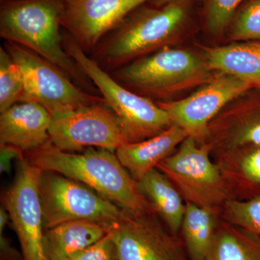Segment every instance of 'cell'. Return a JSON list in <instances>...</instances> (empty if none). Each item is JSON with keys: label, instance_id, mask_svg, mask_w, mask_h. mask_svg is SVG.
Returning a JSON list of instances; mask_svg holds the SVG:
<instances>
[{"label": "cell", "instance_id": "1", "mask_svg": "<svg viewBox=\"0 0 260 260\" xmlns=\"http://www.w3.org/2000/svg\"><path fill=\"white\" fill-rule=\"evenodd\" d=\"M26 159L42 171H50L83 183L133 215L155 214L138 181L123 167L116 153L87 148L82 153L63 151L50 141L26 152Z\"/></svg>", "mask_w": 260, "mask_h": 260}, {"label": "cell", "instance_id": "2", "mask_svg": "<svg viewBox=\"0 0 260 260\" xmlns=\"http://www.w3.org/2000/svg\"><path fill=\"white\" fill-rule=\"evenodd\" d=\"M63 0H13L0 12V36L34 51L62 70L88 90V78L65 51L62 26Z\"/></svg>", "mask_w": 260, "mask_h": 260}, {"label": "cell", "instance_id": "3", "mask_svg": "<svg viewBox=\"0 0 260 260\" xmlns=\"http://www.w3.org/2000/svg\"><path fill=\"white\" fill-rule=\"evenodd\" d=\"M186 15L185 0L140 10L97 46L98 60L106 68L114 69L165 46L180 31Z\"/></svg>", "mask_w": 260, "mask_h": 260}, {"label": "cell", "instance_id": "4", "mask_svg": "<svg viewBox=\"0 0 260 260\" xmlns=\"http://www.w3.org/2000/svg\"><path fill=\"white\" fill-rule=\"evenodd\" d=\"M62 36L65 51L96 85L106 104L119 118L131 143L153 138L172 125L169 114L158 104L125 88L87 56L68 32Z\"/></svg>", "mask_w": 260, "mask_h": 260}, {"label": "cell", "instance_id": "5", "mask_svg": "<svg viewBox=\"0 0 260 260\" xmlns=\"http://www.w3.org/2000/svg\"><path fill=\"white\" fill-rule=\"evenodd\" d=\"M208 145L188 136L175 153L159 162L157 169L177 188L185 203L218 210L232 199Z\"/></svg>", "mask_w": 260, "mask_h": 260}, {"label": "cell", "instance_id": "6", "mask_svg": "<svg viewBox=\"0 0 260 260\" xmlns=\"http://www.w3.org/2000/svg\"><path fill=\"white\" fill-rule=\"evenodd\" d=\"M39 193L45 230L75 220L95 222L107 228L126 214L83 183L50 171H42Z\"/></svg>", "mask_w": 260, "mask_h": 260}, {"label": "cell", "instance_id": "7", "mask_svg": "<svg viewBox=\"0 0 260 260\" xmlns=\"http://www.w3.org/2000/svg\"><path fill=\"white\" fill-rule=\"evenodd\" d=\"M210 70L194 53L164 47L123 66L112 76L121 85L143 93L162 95L207 83Z\"/></svg>", "mask_w": 260, "mask_h": 260}, {"label": "cell", "instance_id": "8", "mask_svg": "<svg viewBox=\"0 0 260 260\" xmlns=\"http://www.w3.org/2000/svg\"><path fill=\"white\" fill-rule=\"evenodd\" d=\"M5 48L23 75V93L20 102L37 103L52 116L104 102V99L76 86L62 70L34 51L10 42Z\"/></svg>", "mask_w": 260, "mask_h": 260}, {"label": "cell", "instance_id": "9", "mask_svg": "<svg viewBox=\"0 0 260 260\" xmlns=\"http://www.w3.org/2000/svg\"><path fill=\"white\" fill-rule=\"evenodd\" d=\"M49 141L63 151L104 148L116 152L131 143L117 116L105 102L53 116Z\"/></svg>", "mask_w": 260, "mask_h": 260}, {"label": "cell", "instance_id": "10", "mask_svg": "<svg viewBox=\"0 0 260 260\" xmlns=\"http://www.w3.org/2000/svg\"><path fill=\"white\" fill-rule=\"evenodd\" d=\"M42 171L19 159L14 182L5 193V208L18 235L23 260H47L44 249V213L39 193Z\"/></svg>", "mask_w": 260, "mask_h": 260}, {"label": "cell", "instance_id": "11", "mask_svg": "<svg viewBox=\"0 0 260 260\" xmlns=\"http://www.w3.org/2000/svg\"><path fill=\"white\" fill-rule=\"evenodd\" d=\"M157 216L126 213L107 227L119 260H190L181 237L162 225Z\"/></svg>", "mask_w": 260, "mask_h": 260}, {"label": "cell", "instance_id": "12", "mask_svg": "<svg viewBox=\"0 0 260 260\" xmlns=\"http://www.w3.org/2000/svg\"><path fill=\"white\" fill-rule=\"evenodd\" d=\"M253 88L233 75L219 73L189 97L158 105L170 116L172 124L180 126L201 144L208 125L233 100Z\"/></svg>", "mask_w": 260, "mask_h": 260}, {"label": "cell", "instance_id": "13", "mask_svg": "<svg viewBox=\"0 0 260 260\" xmlns=\"http://www.w3.org/2000/svg\"><path fill=\"white\" fill-rule=\"evenodd\" d=\"M62 27L86 51L148 0H63Z\"/></svg>", "mask_w": 260, "mask_h": 260}, {"label": "cell", "instance_id": "14", "mask_svg": "<svg viewBox=\"0 0 260 260\" xmlns=\"http://www.w3.org/2000/svg\"><path fill=\"white\" fill-rule=\"evenodd\" d=\"M202 143L214 155L244 145H260V97L224 108L210 121Z\"/></svg>", "mask_w": 260, "mask_h": 260}, {"label": "cell", "instance_id": "15", "mask_svg": "<svg viewBox=\"0 0 260 260\" xmlns=\"http://www.w3.org/2000/svg\"><path fill=\"white\" fill-rule=\"evenodd\" d=\"M53 116L32 102H20L0 116V145H12L24 152L41 148L49 141Z\"/></svg>", "mask_w": 260, "mask_h": 260}, {"label": "cell", "instance_id": "16", "mask_svg": "<svg viewBox=\"0 0 260 260\" xmlns=\"http://www.w3.org/2000/svg\"><path fill=\"white\" fill-rule=\"evenodd\" d=\"M232 199L260 196V145H248L214 155Z\"/></svg>", "mask_w": 260, "mask_h": 260}, {"label": "cell", "instance_id": "17", "mask_svg": "<svg viewBox=\"0 0 260 260\" xmlns=\"http://www.w3.org/2000/svg\"><path fill=\"white\" fill-rule=\"evenodd\" d=\"M188 136L185 130L172 124L153 138L123 145L115 153L123 167L138 181L174 153Z\"/></svg>", "mask_w": 260, "mask_h": 260}, {"label": "cell", "instance_id": "18", "mask_svg": "<svg viewBox=\"0 0 260 260\" xmlns=\"http://www.w3.org/2000/svg\"><path fill=\"white\" fill-rule=\"evenodd\" d=\"M108 234L105 225L86 220H75L44 231V249L47 260H70Z\"/></svg>", "mask_w": 260, "mask_h": 260}, {"label": "cell", "instance_id": "19", "mask_svg": "<svg viewBox=\"0 0 260 260\" xmlns=\"http://www.w3.org/2000/svg\"><path fill=\"white\" fill-rule=\"evenodd\" d=\"M210 70L233 75L260 90V42H246L205 49Z\"/></svg>", "mask_w": 260, "mask_h": 260}, {"label": "cell", "instance_id": "20", "mask_svg": "<svg viewBox=\"0 0 260 260\" xmlns=\"http://www.w3.org/2000/svg\"><path fill=\"white\" fill-rule=\"evenodd\" d=\"M138 183L140 191L151 203L166 226L174 235L179 236L186 203L170 179L155 168Z\"/></svg>", "mask_w": 260, "mask_h": 260}, {"label": "cell", "instance_id": "21", "mask_svg": "<svg viewBox=\"0 0 260 260\" xmlns=\"http://www.w3.org/2000/svg\"><path fill=\"white\" fill-rule=\"evenodd\" d=\"M220 211L186 203L179 237L190 260H206L220 221Z\"/></svg>", "mask_w": 260, "mask_h": 260}, {"label": "cell", "instance_id": "22", "mask_svg": "<svg viewBox=\"0 0 260 260\" xmlns=\"http://www.w3.org/2000/svg\"><path fill=\"white\" fill-rule=\"evenodd\" d=\"M206 260H260V237L220 218Z\"/></svg>", "mask_w": 260, "mask_h": 260}, {"label": "cell", "instance_id": "23", "mask_svg": "<svg viewBox=\"0 0 260 260\" xmlns=\"http://www.w3.org/2000/svg\"><path fill=\"white\" fill-rule=\"evenodd\" d=\"M23 93L21 70L8 51L0 47V112L20 102Z\"/></svg>", "mask_w": 260, "mask_h": 260}, {"label": "cell", "instance_id": "24", "mask_svg": "<svg viewBox=\"0 0 260 260\" xmlns=\"http://www.w3.org/2000/svg\"><path fill=\"white\" fill-rule=\"evenodd\" d=\"M220 216L260 237V196L247 200H227L220 210Z\"/></svg>", "mask_w": 260, "mask_h": 260}, {"label": "cell", "instance_id": "25", "mask_svg": "<svg viewBox=\"0 0 260 260\" xmlns=\"http://www.w3.org/2000/svg\"><path fill=\"white\" fill-rule=\"evenodd\" d=\"M231 37L244 42H260V0H247L233 18Z\"/></svg>", "mask_w": 260, "mask_h": 260}, {"label": "cell", "instance_id": "26", "mask_svg": "<svg viewBox=\"0 0 260 260\" xmlns=\"http://www.w3.org/2000/svg\"><path fill=\"white\" fill-rule=\"evenodd\" d=\"M243 0H209L206 20L212 34H220L232 21L236 10Z\"/></svg>", "mask_w": 260, "mask_h": 260}, {"label": "cell", "instance_id": "27", "mask_svg": "<svg viewBox=\"0 0 260 260\" xmlns=\"http://www.w3.org/2000/svg\"><path fill=\"white\" fill-rule=\"evenodd\" d=\"M70 260H119L117 249L110 234L75 253Z\"/></svg>", "mask_w": 260, "mask_h": 260}, {"label": "cell", "instance_id": "28", "mask_svg": "<svg viewBox=\"0 0 260 260\" xmlns=\"http://www.w3.org/2000/svg\"><path fill=\"white\" fill-rule=\"evenodd\" d=\"M24 151L12 145H0V172L10 173L13 159L24 158Z\"/></svg>", "mask_w": 260, "mask_h": 260}, {"label": "cell", "instance_id": "29", "mask_svg": "<svg viewBox=\"0 0 260 260\" xmlns=\"http://www.w3.org/2000/svg\"><path fill=\"white\" fill-rule=\"evenodd\" d=\"M0 249L3 259L8 260H21V254L12 246L9 239L5 237L3 233H0Z\"/></svg>", "mask_w": 260, "mask_h": 260}, {"label": "cell", "instance_id": "30", "mask_svg": "<svg viewBox=\"0 0 260 260\" xmlns=\"http://www.w3.org/2000/svg\"><path fill=\"white\" fill-rule=\"evenodd\" d=\"M10 219V215L6 208L2 207L0 209V233H3L5 225Z\"/></svg>", "mask_w": 260, "mask_h": 260}, {"label": "cell", "instance_id": "31", "mask_svg": "<svg viewBox=\"0 0 260 260\" xmlns=\"http://www.w3.org/2000/svg\"><path fill=\"white\" fill-rule=\"evenodd\" d=\"M150 1L156 8H160V7L169 4L172 2L177 1V0H150Z\"/></svg>", "mask_w": 260, "mask_h": 260}, {"label": "cell", "instance_id": "32", "mask_svg": "<svg viewBox=\"0 0 260 260\" xmlns=\"http://www.w3.org/2000/svg\"><path fill=\"white\" fill-rule=\"evenodd\" d=\"M2 2L8 1V0H1Z\"/></svg>", "mask_w": 260, "mask_h": 260}]
</instances>
